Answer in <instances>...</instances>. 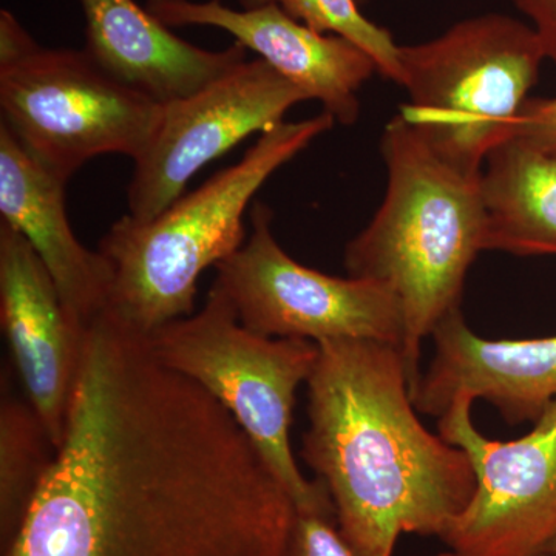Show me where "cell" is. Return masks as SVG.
Returning <instances> with one entry per match:
<instances>
[{
    "label": "cell",
    "mask_w": 556,
    "mask_h": 556,
    "mask_svg": "<svg viewBox=\"0 0 556 556\" xmlns=\"http://www.w3.org/2000/svg\"><path fill=\"white\" fill-rule=\"evenodd\" d=\"M358 3L369 2V0H357Z\"/></svg>",
    "instance_id": "obj_24"
},
{
    "label": "cell",
    "mask_w": 556,
    "mask_h": 556,
    "mask_svg": "<svg viewBox=\"0 0 556 556\" xmlns=\"http://www.w3.org/2000/svg\"><path fill=\"white\" fill-rule=\"evenodd\" d=\"M9 383V382H7ZM3 380L0 401V548L20 533L56 447L30 402L13 396Z\"/></svg>",
    "instance_id": "obj_17"
},
{
    "label": "cell",
    "mask_w": 556,
    "mask_h": 556,
    "mask_svg": "<svg viewBox=\"0 0 556 556\" xmlns=\"http://www.w3.org/2000/svg\"><path fill=\"white\" fill-rule=\"evenodd\" d=\"M430 556H463V555L456 554V552H453V551H448V552H442V554L430 555Z\"/></svg>",
    "instance_id": "obj_23"
},
{
    "label": "cell",
    "mask_w": 556,
    "mask_h": 556,
    "mask_svg": "<svg viewBox=\"0 0 556 556\" xmlns=\"http://www.w3.org/2000/svg\"><path fill=\"white\" fill-rule=\"evenodd\" d=\"M67 182L0 123V222L31 244L73 324L86 331L108 308L110 274L100 252L84 247L73 232L65 211Z\"/></svg>",
    "instance_id": "obj_14"
},
{
    "label": "cell",
    "mask_w": 556,
    "mask_h": 556,
    "mask_svg": "<svg viewBox=\"0 0 556 556\" xmlns=\"http://www.w3.org/2000/svg\"><path fill=\"white\" fill-rule=\"evenodd\" d=\"M294 500L228 409L108 314L64 439L2 556H281Z\"/></svg>",
    "instance_id": "obj_1"
},
{
    "label": "cell",
    "mask_w": 556,
    "mask_h": 556,
    "mask_svg": "<svg viewBox=\"0 0 556 556\" xmlns=\"http://www.w3.org/2000/svg\"><path fill=\"white\" fill-rule=\"evenodd\" d=\"M239 3L241 9L273 3L311 30L351 40L372 58L380 76L401 86V46L394 42L390 31L361 13L357 0H239Z\"/></svg>",
    "instance_id": "obj_18"
},
{
    "label": "cell",
    "mask_w": 556,
    "mask_h": 556,
    "mask_svg": "<svg viewBox=\"0 0 556 556\" xmlns=\"http://www.w3.org/2000/svg\"><path fill=\"white\" fill-rule=\"evenodd\" d=\"M0 321L27 401L60 448L78 375L80 331L35 249L0 222Z\"/></svg>",
    "instance_id": "obj_12"
},
{
    "label": "cell",
    "mask_w": 556,
    "mask_h": 556,
    "mask_svg": "<svg viewBox=\"0 0 556 556\" xmlns=\"http://www.w3.org/2000/svg\"><path fill=\"white\" fill-rule=\"evenodd\" d=\"M546 61L536 33L504 14L457 22L444 35L401 47L409 100L402 116L455 169L481 175L510 138Z\"/></svg>",
    "instance_id": "obj_5"
},
{
    "label": "cell",
    "mask_w": 556,
    "mask_h": 556,
    "mask_svg": "<svg viewBox=\"0 0 556 556\" xmlns=\"http://www.w3.org/2000/svg\"><path fill=\"white\" fill-rule=\"evenodd\" d=\"M148 343L160 364L193 380L228 409L295 507L327 500L324 482L303 477L289 438L299 387L316 367L317 343L251 331L217 285H212L203 308L156 329Z\"/></svg>",
    "instance_id": "obj_7"
},
{
    "label": "cell",
    "mask_w": 556,
    "mask_h": 556,
    "mask_svg": "<svg viewBox=\"0 0 556 556\" xmlns=\"http://www.w3.org/2000/svg\"><path fill=\"white\" fill-rule=\"evenodd\" d=\"M380 146L386 199L348 243L345 268L348 276L379 281L397 295L413 393L424 340L460 311L468 269L484 251L482 174H464L439 159L401 115L387 124Z\"/></svg>",
    "instance_id": "obj_3"
},
{
    "label": "cell",
    "mask_w": 556,
    "mask_h": 556,
    "mask_svg": "<svg viewBox=\"0 0 556 556\" xmlns=\"http://www.w3.org/2000/svg\"><path fill=\"white\" fill-rule=\"evenodd\" d=\"M532 22L546 60L556 65V0H511Z\"/></svg>",
    "instance_id": "obj_21"
},
{
    "label": "cell",
    "mask_w": 556,
    "mask_h": 556,
    "mask_svg": "<svg viewBox=\"0 0 556 556\" xmlns=\"http://www.w3.org/2000/svg\"><path fill=\"white\" fill-rule=\"evenodd\" d=\"M508 139L556 159V97L529 98Z\"/></svg>",
    "instance_id": "obj_20"
},
{
    "label": "cell",
    "mask_w": 556,
    "mask_h": 556,
    "mask_svg": "<svg viewBox=\"0 0 556 556\" xmlns=\"http://www.w3.org/2000/svg\"><path fill=\"white\" fill-rule=\"evenodd\" d=\"M334 123L327 112L298 123L283 121L262 134L243 160L156 217L119 218L98 247L110 274L104 314L146 338L192 316L201 273L243 247L244 212L255 193Z\"/></svg>",
    "instance_id": "obj_4"
},
{
    "label": "cell",
    "mask_w": 556,
    "mask_h": 556,
    "mask_svg": "<svg viewBox=\"0 0 556 556\" xmlns=\"http://www.w3.org/2000/svg\"><path fill=\"white\" fill-rule=\"evenodd\" d=\"M251 225L247 243L215 266L214 281L244 327L266 338L367 340L402 350L404 314L393 289L300 265L274 237L266 204H254Z\"/></svg>",
    "instance_id": "obj_8"
},
{
    "label": "cell",
    "mask_w": 556,
    "mask_h": 556,
    "mask_svg": "<svg viewBox=\"0 0 556 556\" xmlns=\"http://www.w3.org/2000/svg\"><path fill=\"white\" fill-rule=\"evenodd\" d=\"M166 27H214L258 54L280 75L317 100L342 126L361 115L358 90L378 73L367 51L345 38L321 35L285 13L280 7L230 9L222 0H148L146 7Z\"/></svg>",
    "instance_id": "obj_11"
},
{
    "label": "cell",
    "mask_w": 556,
    "mask_h": 556,
    "mask_svg": "<svg viewBox=\"0 0 556 556\" xmlns=\"http://www.w3.org/2000/svg\"><path fill=\"white\" fill-rule=\"evenodd\" d=\"M471 407L457 396L439 416V434L467 453L477 477L442 541L463 556H546L556 540V399L515 441L482 437Z\"/></svg>",
    "instance_id": "obj_9"
},
{
    "label": "cell",
    "mask_w": 556,
    "mask_h": 556,
    "mask_svg": "<svg viewBox=\"0 0 556 556\" xmlns=\"http://www.w3.org/2000/svg\"><path fill=\"white\" fill-rule=\"evenodd\" d=\"M546 556H556V540L551 544V547L547 548Z\"/></svg>",
    "instance_id": "obj_22"
},
{
    "label": "cell",
    "mask_w": 556,
    "mask_h": 556,
    "mask_svg": "<svg viewBox=\"0 0 556 556\" xmlns=\"http://www.w3.org/2000/svg\"><path fill=\"white\" fill-rule=\"evenodd\" d=\"M281 556H356L340 533L331 497L298 508Z\"/></svg>",
    "instance_id": "obj_19"
},
{
    "label": "cell",
    "mask_w": 556,
    "mask_h": 556,
    "mask_svg": "<svg viewBox=\"0 0 556 556\" xmlns=\"http://www.w3.org/2000/svg\"><path fill=\"white\" fill-rule=\"evenodd\" d=\"M87 25V53L121 83L159 102L203 89L247 61L233 43L206 50L186 42L135 0H79Z\"/></svg>",
    "instance_id": "obj_15"
},
{
    "label": "cell",
    "mask_w": 556,
    "mask_h": 556,
    "mask_svg": "<svg viewBox=\"0 0 556 556\" xmlns=\"http://www.w3.org/2000/svg\"><path fill=\"white\" fill-rule=\"evenodd\" d=\"M163 102L113 78L86 50L40 47L0 13L2 124L36 160L68 181L90 160L148 148Z\"/></svg>",
    "instance_id": "obj_6"
},
{
    "label": "cell",
    "mask_w": 556,
    "mask_h": 556,
    "mask_svg": "<svg viewBox=\"0 0 556 556\" xmlns=\"http://www.w3.org/2000/svg\"><path fill=\"white\" fill-rule=\"evenodd\" d=\"M433 362L412 393L417 412L442 416L453 399H482L507 424L535 422L556 399V334L489 340L475 334L463 313L433 332Z\"/></svg>",
    "instance_id": "obj_13"
},
{
    "label": "cell",
    "mask_w": 556,
    "mask_h": 556,
    "mask_svg": "<svg viewBox=\"0 0 556 556\" xmlns=\"http://www.w3.org/2000/svg\"><path fill=\"white\" fill-rule=\"evenodd\" d=\"M308 101L265 61H243L203 89L163 102L148 148L134 161L127 188L130 217L150 219L182 197L192 177L243 139L283 123Z\"/></svg>",
    "instance_id": "obj_10"
},
{
    "label": "cell",
    "mask_w": 556,
    "mask_h": 556,
    "mask_svg": "<svg viewBox=\"0 0 556 556\" xmlns=\"http://www.w3.org/2000/svg\"><path fill=\"white\" fill-rule=\"evenodd\" d=\"M484 251L556 254V159L507 139L482 170Z\"/></svg>",
    "instance_id": "obj_16"
},
{
    "label": "cell",
    "mask_w": 556,
    "mask_h": 556,
    "mask_svg": "<svg viewBox=\"0 0 556 556\" xmlns=\"http://www.w3.org/2000/svg\"><path fill=\"white\" fill-rule=\"evenodd\" d=\"M302 457L327 486L356 556H394L404 533L444 538L477 490L467 453L416 415L401 348L317 343Z\"/></svg>",
    "instance_id": "obj_2"
}]
</instances>
